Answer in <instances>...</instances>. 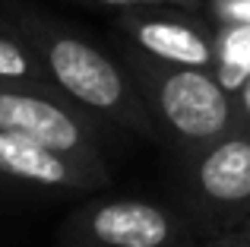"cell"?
Wrapping results in <instances>:
<instances>
[{
    "label": "cell",
    "mask_w": 250,
    "mask_h": 247,
    "mask_svg": "<svg viewBox=\"0 0 250 247\" xmlns=\"http://www.w3.org/2000/svg\"><path fill=\"white\" fill-rule=\"evenodd\" d=\"M10 16L13 25L29 38L38 57L44 61L51 82L63 95H70L83 111L146 136L159 133L152 111L143 92L136 89L130 70L124 67V61H114L108 51L92 44L80 32L67 29L29 6L10 3Z\"/></svg>",
    "instance_id": "6da1fadb"
},
{
    "label": "cell",
    "mask_w": 250,
    "mask_h": 247,
    "mask_svg": "<svg viewBox=\"0 0 250 247\" xmlns=\"http://www.w3.org/2000/svg\"><path fill=\"white\" fill-rule=\"evenodd\" d=\"M117 51L146 99L159 133L171 136L174 143H184L196 152L247 124L238 95L228 92L212 70L155 61L127 41L117 44Z\"/></svg>",
    "instance_id": "7a4b0ae2"
},
{
    "label": "cell",
    "mask_w": 250,
    "mask_h": 247,
    "mask_svg": "<svg viewBox=\"0 0 250 247\" xmlns=\"http://www.w3.org/2000/svg\"><path fill=\"white\" fill-rule=\"evenodd\" d=\"M0 130L29 136L51 149L108 168L95 140L89 111L51 82H3L0 80Z\"/></svg>",
    "instance_id": "3957f363"
},
{
    "label": "cell",
    "mask_w": 250,
    "mask_h": 247,
    "mask_svg": "<svg viewBox=\"0 0 250 247\" xmlns=\"http://www.w3.org/2000/svg\"><path fill=\"white\" fill-rule=\"evenodd\" d=\"M187 200L209 238L228 235L250 219V124L196 149Z\"/></svg>",
    "instance_id": "277c9868"
},
{
    "label": "cell",
    "mask_w": 250,
    "mask_h": 247,
    "mask_svg": "<svg viewBox=\"0 0 250 247\" xmlns=\"http://www.w3.org/2000/svg\"><path fill=\"white\" fill-rule=\"evenodd\" d=\"M70 247H190L181 216L149 200H92L57 231Z\"/></svg>",
    "instance_id": "5b68a950"
},
{
    "label": "cell",
    "mask_w": 250,
    "mask_h": 247,
    "mask_svg": "<svg viewBox=\"0 0 250 247\" xmlns=\"http://www.w3.org/2000/svg\"><path fill=\"white\" fill-rule=\"evenodd\" d=\"M121 41L140 48L143 54L177 67L215 63V22L203 10L181 6H130L114 19Z\"/></svg>",
    "instance_id": "8992f818"
},
{
    "label": "cell",
    "mask_w": 250,
    "mask_h": 247,
    "mask_svg": "<svg viewBox=\"0 0 250 247\" xmlns=\"http://www.w3.org/2000/svg\"><path fill=\"white\" fill-rule=\"evenodd\" d=\"M0 178L44 190H102L111 184L108 168L89 165L10 130H0Z\"/></svg>",
    "instance_id": "52a82bcc"
},
{
    "label": "cell",
    "mask_w": 250,
    "mask_h": 247,
    "mask_svg": "<svg viewBox=\"0 0 250 247\" xmlns=\"http://www.w3.org/2000/svg\"><path fill=\"white\" fill-rule=\"evenodd\" d=\"M212 73L228 92L238 95L250 80V22L215 25V63Z\"/></svg>",
    "instance_id": "ba28073f"
},
{
    "label": "cell",
    "mask_w": 250,
    "mask_h": 247,
    "mask_svg": "<svg viewBox=\"0 0 250 247\" xmlns=\"http://www.w3.org/2000/svg\"><path fill=\"white\" fill-rule=\"evenodd\" d=\"M0 80L3 82H51V73L32 41L16 25L0 22ZM54 86V82H51Z\"/></svg>",
    "instance_id": "9c48e42d"
},
{
    "label": "cell",
    "mask_w": 250,
    "mask_h": 247,
    "mask_svg": "<svg viewBox=\"0 0 250 247\" xmlns=\"http://www.w3.org/2000/svg\"><path fill=\"white\" fill-rule=\"evenodd\" d=\"M203 13L215 25H241L250 22V0H206Z\"/></svg>",
    "instance_id": "30bf717a"
},
{
    "label": "cell",
    "mask_w": 250,
    "mask_h": 247,
    "mask_svg": "<svg viewBox=\"0 0 250 247\" xmlns=\"http://www.w3.org/2000/svg\"><path fill=\"white\" fill-rule=\"evenodd\" d=\"M98 6H114V10H130V6H181V10H203L206 0H89Z\"/></svg>",
    "instance_id": "8fae6325"
},
{
    "label": "cell",
    "mask_w": 250,
    "mask_h": 247,
    "mask_svg": "<svg viewBox=\"0 0 250 247\" xmlns=\"http://www.w3.org/2000/svg\"><path fill=\"white\" fill-rule=\"evenodd\" d=\"M238 105H241V114H244V121L250 124V80H247V86L238 92Z\"/></svg>",
    "instance_id": "7c38bea8"
},
{
    "label": "cell",
    "mask_w": 250,
    "mask_h": 247,
    "mask_svg": "<svg viewBox=\"0 0 250 247\" xmlns=\"http://www.w3.org/2000/svg\"><path fill=\"white\" fill-rule=\"evenodd\" d=\"M206 247H250L244 241H234V238H228V235H219V238H209Z\"/></svg>",
    "instance_id": "4fadbf2b"
},
{
    "label": "cell",
    "mask_w": 250,
    "mask_h": 247,
    "mask_svg": "<svg viewBox=\"0 0 250 247\" xmlns=\"http://www.w3.org/2000/svg\"><path fill=\"white\" fill-rule=\"evenodd\" d=\"M228 238H234V241H244V244H250V219H244V222H241L234 231H228Z\"/></svg>",
    "instance_id": "5bb4252c"
}]
</instances>
